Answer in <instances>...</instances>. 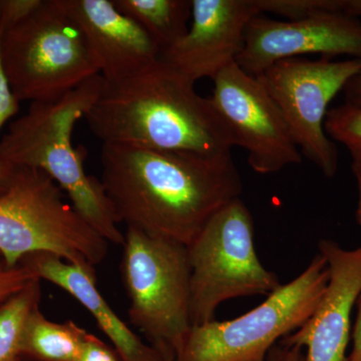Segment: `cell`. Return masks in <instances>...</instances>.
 <instances>
[{"mask_svg": "<svg viewBox=\"0 0 361 361\" xmlns=\"http://www.w3.org/2000/svg\"><path fill=\"white\" fill-rule=\"evenodd\" d=\"M101 182L118 223L190 245L243 191L232 158L202 160L123 144H103Z\"/></svg>", "mask_w": 361, "mask_h": 361, "instance_id": "obj_1", "label": "cell"}, {"mask_svg": "<svg viewBox=\"0 0 361 361\" xmlns=\"http://www.w3.org/2000/svg\"><path fill=\"white\" fill-rule=\"evenodd\" d=\"M85 120L103 144L209 161L232 158L235 147L210 97L160 58L123 80H104Z\"/></svg>", "mask_w": 361, "mask_h": 361, "instance_id": "obj_2", "label": "cell"}, {"mask_svg": "<svg viewBox=\"0 0 361 361\" xmlns=\"http://www.w3.org/2000/svg\"><path fill=\"white\" fill-rule=\"evenodd\" d=\"M97 75L63 96L30 104L0 139V159L14 167L37 169L49 176L71 199V206L109 243L123 246L125 233L101 180L85 173L87 152L73 146L75 123L103 89Z\"/></svg>", "mask_w": 361, "mask_h": 361, "instance_id": "obj_3", "label": "cell"}, {"mask_svg": "<svg viewBox=\"0 0 361 361\" xmlns=\"http://www.w3.org/2000/svg\"><path fill=\"white\" fill-rule=\"evenodd\" d=\"M109 242L85 222L63 190L37 169L16 167L0 196V255L13 267L35 252H49L73 264H101Z\"/></svg>", "mask_w": 361, "mask_h": 361, "instance_id": "obj_4", "label": "cell"}, {"mask_svg": "<svg viewBox=\"0 0 361 361\" xmlns=\"http://www.w3.org/2000/svg\"><path fill=\"white\" fill-rule=\"evenodd\" d=\"M1 59L18 101L45 102L101 75L99 61L63 0H44L2 33Z\"/></svg>", "mask_w": 361, "mask_h": 361, "instance_id": "obj_5", "label": "cell"}, {"mask_svg": "<svg viewBox=\"0 0 361 361\" xmlns=\"http://www.w3.org/2000/svg\"><path fill=\"white\" fill-rule=\"evenodd\" d=\"M121 264L130 322L163 355L175 361L192 329L188 247L127 228Z\"/></svg>", "mask_w": 361, "mask_h": 361, "instance_id": "obj_6", "label": "cell"}, {"mask_svg": "<svg viewBox=\"0 0 361 361\" xmlns=\"http://www.w3.org/2000/svg\"><path fill=\"white\" fill-rule=\"evenodd\" d=\"M187 247L192 326L215 320L216 311L225 301L268 296L282 285L258 257L253 217L241 198L220 209Z\"/></svg>", "mask_w": 361, "mask_h": 361, "instance_id": "obj_7", "label": "cell"}, {"mask_svg": "<svg viewBox=\"0 0 361 361\" xmlns=\"http://www.w3.org/2000/svg\"><path fill=\"white\" fill-rule=\"evenodd\" d=\"M327 283V263L317 253L301 274L254 310L192 326L175 361H266L273 346L312 315Z\"/></svg>", "mask_w": 361, "mask_h": 361, "instance_id": "obj_8", "label": "cell"}, {"mask_svg": "<svg viewBox=\"0 0 361 361\" xmlns=\"http://www.w3.org/2000/svg\"><path fill=\"white\" fill-rule=\"evenodd\" d=\"M361 71V59H282L256 75L277 104L299 151L327 178L338 169L336 145L324 129L330 102Z\"/></svg>", "mask_w": 361, "mask_h": 361, "instance_id": "obj_9", "label": "cell"}, {"mask_svg": "<svg viewBox=\"0 0 361 361\" xmlns=\"http://www.w3.org/2000/svg\"><path fill=\"white\" fill-rule=\"evenodd\" d=\"M213 82L211 103L229 130L234 146L245 149L254 172L274 174L302 161V154L281 111L257 78L234 63Z\"/></svg>", "mask_w": 361, "mask_h": 361, "instance_id": "obj_10", "label": "cell"}, {"mask_svg": "<svg viewBox=\"0 0 361 361\" xmlns=\"http://www.w3.org/2000/svg\"><path fill=\"white\" fill-rule=\"evenodd\" d=\"M305 54L361 59V21L334 11L286 21L259 14L247 27L236 63L256 77L277 61Z\"/></svg>", "mask_w": 361, "mask_h": 361, "instance_id": "obj_11", "label": "cell"}, {"mask_svg": "<svg viewBox=\"0 0 361 361\" xmlns=\"http://www.w3.org/2000/svg\"><path fill=\"white\" fill-rule=\"evenodd\" d=\"M192 23L160 59L196 82L213 80L236 63L249 23L259 16L254 0H191Z\"/></svg>", "mask_w": 361, "mask_h": 361, "instance_id": "obj_12", "label": "cell"}, {"mask_svg": "<svg viewBox=\"0 0 361 361\" xmlns=\"http://www.w3.org/2000/svg\"><path fill=\"white\" fill-rule=\"evenodd\" d=\"M318 250L329 269L326 289L312 315L279 342L305 348V361H346L351 313L361 293V246L348 250L322 239Z\"/></svg>", "mask_w": 361, "mask_h": 361, "instance_id": "obj_13", "label": "cell"}, {"mask_svg": "<svg viewBox=\"0 0 361 361\" xmlns=\"http://www.w3.org/2000/svg\"><path fill=\"white\" fill-rule=\"evenodd\" d=\"M84 32L106 82L130 77L160 58V49L113 0H63Z\"/></svg>", "mask_w": 361, "mask_h": 361, "instance_id": "obj_14", "label": "cell"}, {"mask_svg": "<svg viewBox=\"0 0 361 361\" xmlns=\"http://www.w3.org/2000/svg\"><path fill=\"white\" fill-rule=\"evenodd\" d=\"M20 264L77 299L94 318L123 361H165L155 348L142 342L102 296L92 266L73 264L49 252L28 254Z\"/></svg>", "mask_w": 361, "mask_h": 361, "instance_id": "obj_15", "label": "cell"}, {"mask_svg": "<svg viewBox=\"0 0 361 361\" xmlns=\"http://www.w3.org/2000/svg\"><path fill=\"white\" fill-rule=\"evenodd\" d=\"M87 334L73 322H51L37 306L26 319L21 356L30 361H77Z\"/></svg>", "mask_w": 361, "mask_h": 361, "instance_id": "obj_16", "label": "cell"}, {"mask_svg": "<svg viewBox=\"0 0 361 361\" xmlns=\"http://www.w3.org/2000/svg\"><path fill=\"white\" fill-rule=\"evenodd\" d=\"M116 8L134 20L155 42L167 51L187 32L191 0H113Z\"/></svg>", "mask_w": 361, "mask_h": 361, "instance_id": "obj_17", "label": "cell"}, {"mask_svg": "<svg viewBox=\"0 0 361 361\" xmlns=\"http://www.w3.org/2000/svg\"><path fill=\"white\" fill-rule=\"evenodd\" d=\"M42 280L33 279L0 305V361H23L21 337L28 315L39 306Z\"/></svg>", "mask_w": 361, "mask_h": 361, "instance_id": "obj_18", "label": "cell"}, {"mask_svg": "<svg viewBox=\"0 0 361 361\" xmlns=\"http://www.w3.org/2000/svg\"><path fill=\"white\" fill-rule=\"evenodd\" d=\"M324 129L332 141L348 148L353 160L361 159V106L344 103L329 110Z\"/></svg>", "mask_w": 361, "mask_h": 361, "instance_id": "obj_19", "label": "cell"}, {"mask_svg": "<svg viewBox=\"0 0 361 361\" xmlns=\"http://www.w3.org/2000/svg\"><path fill=\"white\" fill-rule=\"evenodd\" d=\"M259 13H272L299 20L325 11H339V0H254Z\"/></svg>", "mask_w": 361, "mask_h": 361, "instance_id": "obj_20", "label": "cell"}, {"mask_svg": "<svg viewBox=\"0 0 361 361\" xmlns=\"http://www.w3.org/2000/svg\"><path fill=\"white\" fill-rule=\"evenodd\" d=\"M37 278L39 277L25 265L11 267L0 259V305Z\"/></svg>", "mask_w": 361, "mask_h": 361, "instance_id": "obj_21", "label": "cell"}, {"mask_svg": "<svg viewBox=\"0 0 361 361\" xmlns=\"http://www.w3.org/2000/svg\"><path fill=\"white\" fill-rule=\"evenodd\" d=\"M44 0H0V30L6 32L30 18Z\"/></svg>", "mask_w": 361, "mask_h": 361, "instance_id": "obj_22", "label": "cell"}, {"mask_svg": "<svg viewBox=\"0 0 361 361\" xmlns=\"http://www.w3.org/2000/svg\"><path fill=\"white\" fill-rule=\"evenodd\" d=\"M2 30H0V130L6 125L7 121L20 111V101L14 96L1 59V37Z\"/></svg>", "mask_w": 361, "mask_h": 361, "instance_id": "obj_23", "label": "cell"}, {"mask_svg": "<svg viewBox=\"0 0 361 361\" xmlns=\"http://www.w3.org/2000/svg\"><path fill=\"white\" fill-rule=\"evenodd\" d=\"M77 361H123L114 348L87 332Z\"/></svg>", "mask_w": 361, "mask_h": 361, "instance_id": "obj_24", "label": "cell"}, {"mask_svg": "<svg viewBox=\"0 0 361 361\" xmlns=\"http://www.w3.org/2000/svg\"><path fill=\"white\" fill-rule=\"evenodd\" d=\"M266 361H305L303 348L278 342L268 353Z\"/></svg>", "mask_w": 361, "mask_h": 361, "instance_id": "obj_25", "label": "cell"}, {"mask_svg": "<svg viewBox=\"0 0 361 361\" xmlns=\"http://www.w3.org/2000/svg\"><path fill=\"white\" fill-rule=\"evenodd\" d=\"M357 315L353 332V348L346 361H361V293L356 301Z\"/></svg>", "mask_w": 361, "mask_h": 361, "instance_id": "obj_26", "label": "cell"}, {"mask_svg": "<svg viewBox=\"0 0 361 361\" xmlns=\"http://www.w3.org/2000/svg\"><path fill=\"white\" fill-rule=\"evenodd\" d=\"M343 90L345 94V104L361 106V71L349 80Z\"/></svg>", "mask_w": 361, "mask_h": 361, "instance_id": "obj_27", "label": "cell"}, {"mask_svg": "<svg viewBox=\"0 0 361 361\" xmlns=\"http://www.w3.org/2000/svg\"><path fill=\"white\" fill-rule=\"evenodd\" d=\"M16 167L0 159V196L6 193L13 182Z\"/></svg>", "mask_w": 361, "mask_h": 361, "instance_id": "obj_28", "label": "cell"}, {"mask_svg": "<svg viewBox=\"0 0 361 361\" xmlns=\"http://www.w3.org/2000/svg\"><path fill=\"white\" fill-rule=\"evenodd\" d=\"M339 11L350 18H361V0H339Z\"/></svg>", "mask_w": 361, "mask_h": 361, "instance_id": "obj_29", "label": "cell"}, {"mask_svg": "<svg viewBox=\"0 0 361 361\" xmlns=\"http://www.w3.org/2000/svg\"><path fill=\"white\" fill-rule=\"evenodd\" d=\"M353 172L355 175L358 189L357 210H361V159H356L353 161Z\"/></svg>", "mask_w": 361, "mask_h": 361, "instance_id": "obj_30", "label": "cell"}, {"mask_svg": "<svg viewBox=\"0 0 361 361\" xmlns=\"http://www.w3.org/2000/svg\"><path fill=\"white\" fill-rule=\"evenodd\" d=\"M355 218L358 224L361 225V210H356Z\"/></svg>", "mask_w": 361, "mask_h": 361, "instance_id": "obj_31", "label": "cell"}, {"mask_svg": "<svg viewBox=\"0 0 361 361\" xmlns=\"http://www.w3.org/2000/svg\"><path fill=\"white\" fill-rule=\"evenodd\" d=\"M0 259H2V258H1V255H0Z\"/></svg>", "mask_w": 361, "mask_h": 361, "instance_id": "obj_32", "label": "cell"}]
</instances>
